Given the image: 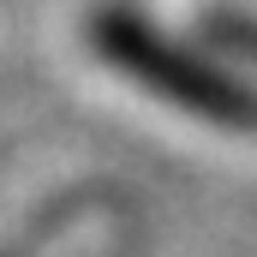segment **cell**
<instances>
[{
  "instance_id": "6da1fadb",
  "label": "cell",
  "mask_w": 257,
  "mask_h": 257,
  "mask_svg": "<svg viewBox=\"0 0 257 257\" xmlns=\"http://www.w3.org/2000/svg\"><path fill=\"white\" fill-rule=\"evenodd\" d=\"M90 36H96V48L120 66L126 78H138L144 90H156V96L192 108L197 120H215V126H233V132H257V90H245V84H233L227 72L192 60L186 48L162 42L138 12L102 6L96 24H90Z\"/></svg>"
},
{
  "instance_id": "7a4b0ae2",
  "label": "cell",
  "mask_w": 257,
  "mask_h": 257,
  "mask_svg": "<svg viewBox=\"0 0 257 257\" xmlns=\"http://www.w3.org/2000/svg\"><path fill=\"white\" fill-rule=\"evenodd\" d=\"M203 30H209L221 48L251 54V60H257V18H245V12H209V18H203Z\"/></svg>"
}]
</instances>
